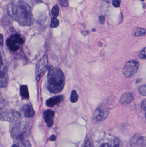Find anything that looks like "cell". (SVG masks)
<instances>
[{
    "label": "cell",
    "instance_id": "1",
    "mask_svg": "<svg viewBox=\"0 0 146 147\" xmlns=\"http://www.w3.org/2000/svg\"><path fill=\"white\" fill-rule=\"evenodd\" d=\"M11 16L21 26H30L32 24V15L30 6L20 1L11 6L9 10Z\"/></svg>",
    "mask_w": 146,
    "mask_h": 147
},
{
    "label": "cell",
    "instance_id": "2",
    "mask_svg": "<svg viewBox=\"0 0 146 147\" xmlns=\"http://www.w3.org/2000/svg\"><path fill=\"white\" fill-rule=\"evenodd\" d=\"M64 74L61 69L51 67L47 76V89L51 93L57 94L61 92L65 86Z\"/></svg>",
    "mask_w": 146,
    "mask_h": 147
},
{
    "label": "cell",
    "instance_id": "3",
    "mask_svg": "<svg viewBox=\"0 0 146 147\" xmlns=\"http://www.w3.org/2000/svg\"><path fill=\"white\" fill-rule=\"evenodd\" d=\"M30 132L29 124L27 122H21L15 124L11 129V135L12 138L17 141L24 140L28 135Z\"/></svg>",
    "mask_w": 146,
    "mask_h": 147
},
{
    "label": "cell",
    "instance_id": "4",
    "mask_svg": "<svg viewBox=\"0 0 146 147\" xmlns=\"http://www.w3.org/2000/svg\"><path fill=\"white\" fill-rule=\"evenodd\" d=\"M19 112L14 109H0V121L13 122L20 117Z\"/></svg>",
    "mask_w": 146,
    "mask_h": 147
},
{
    "label": "cell",
    "instance_id": "5",
    "mask_svg": "<svg viewBox=\"0 0 146 147\" xmlns=\"http://www.w3.org/2000/svg\"><path fill=\"white\" fill-rule=\"evenodd\" d=\"M48 67V59L46 55L44 56L37 63L35 69V77L37 82L47 70Z\"/></svg>",
    "mask_w": 146,
    "mask_h": 147
},
{
    "label": "cell",
    "instance_id": "6",
    "mask_svg": "<svg viewBox=\"0 0 146 147\" xmlns=\"http://www.w3.org/2000/svg\"><path fill=\"white\" fill-rule=\"evenodd\" d=\"M139 67V63L136 60H132L125 64L123 69V75L126 78H130L137 73Z\"/></svg>",
    "mask_w": 146,
    "mask_h": 147
},
{
    "label": "cell",
    "instance_id": "7",
    "mask_svg": "<svg viewBox=\"0 0 146 147\" xmlns=\"http://www.w3.org/2000/svg\"><path fill=\"white\" fill-rule=\"evenodd\" d=\"M24 41L20 35L15 34L10 36L7 40V45L12 51H16L19 50L20 45L24 44Z\"/></svg>",
    "mask_w": 146,
    "mask_h": 147
},
{
    "label": "cell",
    "instance_id": "8",
    "mask_svg": "<svg viewBox=\"0 0 146 147\" xmlns=\"http://www.w3.org/2000/svg\"><path fill=\"white\" fill-rule=\"evenodd\" d=\"M8 82V76L7 68L3 64L1 56L0 55V87L3 88L7 86Z\"/></svg>",
    "mask_w": 146,
    "mask_h": 147
},
{
    "label": "cell",
    "instance_id": "9",
    "mask_svg": "<svg viewBox=\"0 0 146 147\" xmlns=\"http://www.w3.org/2000/svg\"><path fill=\"white\" fill-rule=\"evenodd\" d=\"M145 144V139L139 134H136L132 137L129 144L132 147H139L142 146Z\"/></svg>",
    "mask_w": 146,
    "mask_h": 147
},
{
    "label": "cell",
    "instance_id": "10",
    "mask_svg": "<svg viewBox=\"0 0 146 147\" xmlns=\"http://www.w3.org/2000/svg\"><path fill=\"white\" fill-rule=\"evenodd\" d=\"M43 117L49 127H51L54 124L55 112L51 110H47L44 112Z\"/></svg>",
    "mask_w": 146,
    "mask_h": 147
},
{
    "label": "cell",
    "instance_id": "11",
    "mask_svg": "<svg viewBox=\"0 0 146 147\" xmlns=\"http://www.w3.org/2000/svg\"><path fill=\"white\" fill-rule=\"evenodd\" d=\"M64 96L63 95L55 96L46 101V105L48 107L52 108L62 102L64 100Z\"/></svg>",
    "mask_w": 146,
    "mask_h": 147
},
{
    "label": "cell",
    "instance_id": "12",
    "mask_svg": "<svg viewBox=\"0 0 146 147\" xmlns=\"http://www.w3.org/2000/svg\"><path fill=\"white\" fill-rule=\"evenodd\" d=\"M109 114V111H103L100 109H97L94 112L93 117L97 121H102L107 118Z\"/></svg>",
    "mask_w": 146,
    "mask_h": 147
},
{
    "label": "cell",
    "instance_id": "13",
    "mask_svg": "<svg viewBox=\"0 0 146 147\" xmlns=\"http://www.w3.org/2000/svg\"><path fill=\"white\" fill-rule=\"evenodd\" d=\"M133 98V94L130 92H125L121 96L120 103L122 105H127L131 102Z\"/></svg>",
    "mask_w": 146,
    "mask_h": 147
},
{
    "label": "cell",
    "instance_id": "14",
    "mask_svg": "<svg viewBox=\"0 0 146 147\" xmlns=\"http://www.w3.org/2000/svg\"><path fill=\"white\" fill-rule=\"evenodd\" d=\"M24 115L26 117L31 118L33 117L35 115V111L31 105H26L23 108Z\"/></svg>",
    "mask_w": 146,
    "mask_h": 147
},
{
    "label": "cell",
    "instance_id": "15",
    "mask_svg": "<svg viewBox=\"0 0 146 147\" xmlns=\"http://www.w3.org/2000/svg\"><path fill=\"white\" fill-rule=\"evenodd\" d=\"M20 94L21 96L25 99H28L29 98V92L28 87L25 85H23L20 86Z\"/></svg>",
    "mask_w": 146,
    "mask_h": 147
},
{
    "label": "cell",
    "instance_id": "16",
    "mask_svg": "<svg viewBox=\"0 0 146 147\" xmlns=\"http://www.w3.org/2000/svg\"><path fill=\"white\" fill-rule=\"evenodd\" d=\"M79 99V96L75 90H73L70 96V101L73 103L76 102Z\"/></svg>",
    "mask_w": 146,
    "mask_h": 147
},
{
    "label": "cell",
    "instance_id": "17",
    "mask_svg": "<svg viewBox=\"0 0 146 147\" xmlns=\"http://www.w3.org/2000/svg\"><path fill=\"white\" fill-rule=\"evenodd\" d=\"M17 141L18 143L17 144H18L19 147H31L29 141L25 139Z\"/></svg>",
    "mask_w": 146,
    "mask_h": 147
},
{
    "label": "cell",
    "instance_id": "18",
    "mask_svg": "<svg viewBox=\"0 0 146 147\" xmlns=\"http://www.w3.org/2000/svg\"><path fill=\"white\" fill-rule=\"evenodd\" d=\"M59 25V22L55 17H52L50 27L51 28H55L57 27Z\"/></svg>",
    "mask_w": 146,
    "mask_h": 147
},
{
    "label": "cell",
    "instance_id": "19",
    "mask_svg": "<svg viewBox=\"0 0 146 147\" xmlns=\"http://www.w3.org/2000/svg\"><path fill=\"white\" fill-rule=\"evenodd\" d=\"M59 13V7L58 5H55L51 9V14L54 17H57L58 16Z\"/></svg>",
    "mask_w": 146,
    "mask_h": 147
},
{
    "label": "cell",
    "instance_id": "20",
    "mask_svg": "<svg viewBox=\"0 0 146 147\" xmlns=\"http://www.w3.org/2000/svg\"><path fill=\"white\" fill-rule=\"evenodd\" d=\"M145 34V30L143 28H139L135 34V37H140Z\"/></svg>",
    "mask_w": 146,
    "mask_h": 147
},
{
    "label": "cell",
    "instance_id": "21",
    "mask_svg": "<svg viewBox=\"0 0 146 147\" xmlns=\"http://www.w3.org/2000/svg\"><path fill=\"white\" fill-rule=\"evenodd\" d=\"M139 91L141 95L144 96L146 95V86L145 84L141 86L139 88Z\"/></svg>",
    "mask_w": 146,
    "mask_h": 147
},
{
    "label": "cell",
    "instance_id": "22",
    "mask_svg": "<svg viewBox=\"0 0 146 147\" xmlns=\"http://www.w3.org/2000/svg\"><path fill=\"white\" fill-rule=\"evenodd\" d=\"M139 57L141 59L146 60V47H144V49L140 52L139 54Z\"/></svg>",
    "mask_w": 146,
    "mask_h": 147
},
{
    "label": "cell",
    "instance_id": "23",
    "mask_svg": "<svg viewBox=\"0 0 146 147\" xmlns=\"http://www.w3.org/2000/svg\"><path fill=\"white\" fill-rule=\"evenodd\" d=\"M112 4L115 7H119L121 5V1L120 0H112Z\"/></svg>",
    "mask_w": 146,
    "mask_h": 147
},
{
    "label": "cell",
    "instance_id": "24",
    "mask_svg": "<svg viewBox=\"0 0 146 147\" xmlns=\"http://www.w3.org/2000/svg\"><path fill=\"white\" fill-rule=\"evenodd\" d=\"M59 3L62 7H67L68 6V0H59Z\"/></svg>",
    "mask_w": 146,
    "mask_h": 147
},
{
    "label": "cell",
    "instance_id": "25",
    "mask_svg": "<svg viewBox=\"0 0 146 147\" xmlns=\"http://www.w3.org/2000/svg\"><path fill=\"white\" fill-rule=\"evenodd\" d=\"M120 140L119 139H115L114 141V146L113 147H120Z\"/></svg>",
    "mask_w": 146,
    "mask_h": 147
},
{
    "label": "cell",
    "instance_id": "26",
    "mask_svg": "<svg viewBox=\"0 0 146 147\" xmlns=\"http://www.w3.org/2000/svg\"><path fill=\"white\" fill-rule=\"evenodd\" d=\"M141 108L143 109L144 110H146V99H144L142 100V102L141 103Z\"/></svg>",
    "mask_w": 146,
    "mask_h": 147
},
{
    "label": "cell",
    "instance_id": "27",
    "mask_svg": "<svg viewBox=\"0 0 146 147\" xmlns=\"http://www.w3.org/2000/svg\"><path fill=\"white\" fill-rule=\"evenodd\" d=\"M3 46V37L2 34H0V48H2Z\"/></svg>",
    "mask_w": 146,
    "mask_h": 147
},
{
    "label": "cell",
    "instance_id": "28",
    "mask_svg": "<svg viewBox=\"0 0 146 147\" xmlns=\"http://www.w3.org/2000/svg\"><path fill=\"white\" fill-rule=\"evenodd\" d=\"M99 20L101 24H103L105 22V18L103 16H100L99 18Z\"/></svg>",
    "mask_w": 146,
    "mask_h": 147
},
{
    "label": "cell",
    "instance_id": "29",
    "mask_svg": "<svg viewBox=\"0 0 146 147\" xmlns=\"http://www.w3.org/2000/svg\"><path fill=\"white\" fill-rule=\"evenodd\" d=\"M57 136H56L55 135H52L51 136H50V140L51 141H54L55 140H56Z\"/></svg>",
    "mask_w": 146,
    "mask_h": 147
},
{
    "label": "cell",
    "instance_id": "30",
    "mask_svg": "<svg viewBox=\"0 0 146 147\" xmlns=\"http://www.w3.org/2000/svg\"><path fill=\"white\" fill-rule=\"evenodd\" d=\"M100 147H110V146L109 144H107V143H104V144L101 145Z\"/></svg>",
    "mask_w": 146,
    "mask_h": 147
},
{
    "label": "cell",
    "instance_id": "31",
    "mask_svg": "<svg viewBox=\"0 0 146 147\" xmlns=\"http://www.w3.org/2000/svg\"><path fill=\"white\" fill-rule=\"evenodd\" d=\"M11 147H19V146H18V144L17 143L16 144H14Z\"/></svg>",
    "mask_w": 146,
    "mask_h": 147
},
{
    "label": "cell",
    "instance_id": "32",
    "mask_svg": "<svg viewBox=\"0 0 146 147\" xmlns=\"http://www.w3.org/2000/svg\"><path fill=\"white\" fill-rule=\"evenodd\" d=\"M92 31L93 32H95V31H96V29H94V28H93V29L92 30Z\"/></svg>",
    "mask_w": 146,
    "mask_h": 147
},
{
    "label": "cell",
    "instance_id": "33",
    "mask_svg": "<svg viewBox=\"0 0 146 147\" xmlns=\"http://www.w3.org/2000/svg\"><path fill=\"white\" fill-rule=\"evenodd\" d=\"M141 1H145V0H141Z\"/></svg>",
    "mask_w": 146,
    "mask_h": 147
}]
</instances>
